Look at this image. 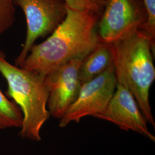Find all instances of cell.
I'll list each match as a JSON object with an SVG mask.
<instances>
[{
  "label": "cell",
  "instance_id": "10",
  "mask_svg": "<svg viewBox=\"0 0 155 155\" xmlns=\"http://www.w3.org/2000/svg\"><path fill=\"white\" fill-rule=\"evenodd\" d=\"M23 117L16 104L8 100L0 90V129L21 127Z\"/></svg>",
  "mask_w": 155,
  "mask_h": 155
},
{
  "label": "cell",
  "instance_id": "4",
  "mask_svg": "<svg viewBox=\"0 0 155 155\" xmlns=\"http://www.w3.org/2000/svg\"><path fill=\"white\" fill-rule=\"evenodd\" d=\"M24 13L27 35L22 50L17 58L15 66L20 67L28 56L35 41L51 35L67 16L65 0H13Z\"/></svg>",
  "mask_w": 155,
  "mask_h": 155
},
{
  "label": "cell",
  "instance_id": "1",
  "mask_svg": "<svg viewBox=\"0 0 155 155\" xmlns=\"http://www.w3.org/2000/svg\"><path fill=\"white\" fill-rule=\"evenodd\" d=\"M99 16L90 11L67 7V16L43 42L34 45L20 68L45 78L74 59H83L102 41L98 27Z\"/></svg>",
  "mask_w": 155,
  "mask_h": 155
},
{
  "label": "cell",
  "instance_id": "5",
  "mask_svg": "<svg viewBox=\"0 0 155 155\" xmlns=\"http://www.w3.org/2000/svg\"><path fill=\"white\" fill-rule=\"evenodd\" d=\"M148 18L143 0H106L98 24L100 38L113 44L140 30Z\"/></svg>",
  "mask_w": 155,
  "mask_h": 155
},
{
  "label": "cell",
  "instance_id": "3",
  "mask_svg": "<svg viewBox=\"0 0 155 155\" xmlns=\"http://www.w3.org/2000/svg\"><path fill=\"white\" fill-rule=\"evenodd\" d=\"M0 73L8 82L7 95L14 100L23 113L20 135L24 139L40 141V130L50 116L47 109L48 93L45 78L12 65L1 51Z\"/></svg>",
  "mask_w": 155,
  "mask_h": 155
},
{
  "label": "cell",
  "instance_id": "11",
  "mask_svg": "<svg viewBox=\"0 0 155 155\" xmlns=\"http://www.w3.org/2000/svg\"><path fill=\"white\" fill-rule=\"evenodd\" d=\"M15 19L16 5L13 0H0V36L11 28Z\"/></svg>",
  "mask_w": 155,
  "mask_h": 155
},
{
  "label": "cell",
  "instance_id": "6",
  "mask_svg": "<svg viewBox=\"0 0 155 155\" xmlns=\"http://www.w3.org/2000/svg\"><path fill=\"white\" fill-rule=\"evenodd\" d=\"M117 84L113 63L101 75L82 84L77 100L61 119L60 127H65L70 122H79L84 117H95L102 113L114 93Z\"/></svg>",
  "mask_w": 155,
  "mask_h": 155
},
{
  "label": "cell",
  "instance_id": "9",
  "mask_svg": "<svg viewBox=\"0 0 155 155\" xmlns=\"http://www.w3.org/2000/svg\"><path fill=\"white\" fill-rule=\"evenodd\" d=\"M113 44L101 41L82 61L79 70V79L81 84L101 75L113 63Z\"/></svg>",
  "mask_w": 155,
  "mask_h": 155
},
{
  "label": "cell",
  "instance_id": "8",
  "mask_svg": "<svg viewBox=\"0 0 155 155\" xmlns=\"http://www.w3.org/2000/svg\"><path fill=\"white\" fill-rule=\"evenodd\" d=\"M97 118L113 122L120 129L132 130L155 142V137L147 127V121L127 89L117 83L116 89L105 110Z\"/></svg>",
  "mask_w": 155,
  "mask_h": 155
},
{
  "label": "cell",
  "instance_id": "2",
  "mask_svg": "<svg viewBox=\"0 0 155 155\" xmlns=\"http://www.w3.org/2000/svg\"><path fill=\"white\" fill-rule=\"evenodd\" d=\"M117 83L132 94L143 115L153 127L150 90L155 79V43L141 30L113 43Z\"/></svg>",
  "mask_w": 155,
  "mask_h": 155
},
{
  "label": "cell",
  "instance_id": "7",
  "mask_svg": "<svg viewBox=\"0 0 155 155\" xmlns=\"http://www.w3.org/2000/svg\"><path fill=\"white\" fill-rule=\"evenodd\" d=\"M82 61L76 59L68 61L45 77L50 116L61 120L77 100L82 86L79 79V70Z\"/></svg>",
  "mask_w": 155,
  "mask_h": 155
},
{
  "label": "cell",
  "instance_id": "12",
  "mask_svg": "<svg viewBox=\"0 0 155 155\" xmlns=\"http://www.w3.org/2000/svg\"><path fill=\"white\" fill-rule=\"evenodd\" d=\"M67 5L77 11L93 12L101 17L105 6L106 0H65Z\"/></svg>",
  "mask_w": 155,
  "mask_h": 155
},
{
  "label": "cell",
  "instance_id": "13",
  "mask_svg": "<svg viewBox=\"0 0 155 155\" xmlns=\"http://www.w3.org/2000/svg\"><path fill=\"white\" fill-rule=\"evenodd\" d=\"M148 15L147 22L140 30L142 31L155 43V0H143Z\"/></svg>",
  "mask_w": 155,
  "mask_h": 155
}]
</instances>
